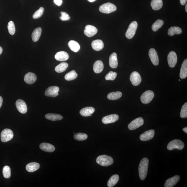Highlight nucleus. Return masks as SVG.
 I'll return each instance as SVG.
<instances>
[{"label": "nucleus", "mask_w": 187, "mask_h": 187, "mask_svg": "<svg viewBox=\"0 0 187 187\" xmlns=\"http://www.w3.org/2000/svg\"><path fill=\"white\" fill-rule=\"evenodd\" d=\"M168 64L171 68H173L175 66L177 62V56L175 52H170L168 56Z\"/></svg>", "instance_id": "11"}, {"label": "nucleus", "mask_w": 187, "mask_h": 187, "mask_svg": "<svg viewBox=\"0 0 187 187\" xmlns=\"http://www.w3.org/2000/svg\"><path fill=\"white\" fill-rule=\"evenodd\" d=\"M8 32L10 35H13L15 32V28L14 23L12 21L8 23L7 26Z\"/></svg>", "instance_id": "40"}, {"label": "nucleus", "mask_w": 187, "mask_h": 187, "mask_svg": "<svg viewBox=\"0 0 187 187\" xmlns=\"http://www.w3.org/2000/svg\"><path fill=\"white\" fill-rule=\"evenodd\" d=\"M37 79V76L34 73L31 72L26 73L24 78L25 81L29 84H32L34 83Z\"/></svg>", "instance_id": "18"}, {"label": "nucleus", "mask_w": 187, "mask_h": 187, "mask_svg": "<svg viewBox=\"0 0 187 187\" xmlns=\"http://www.w3.org/2000/svg\"><path fill=\"white\" fill-rule=\"evenodd\" d=\"M3 174L4 177L6 178H10L11 176V169L9 166H5L3 168Z\"/></svg>", "instance_id": "38"}, {"label": "nucleus", "mask_w": 187, "mask_h": 187, "mask_svg": "<svg viewBox=\"0 0 187 187\" xmlns=\"http://www.w3.org/2000/svg\"><path fill=\"white\" fill-rule=\"evenodd\" d=\"M16 106L18 110L22 114H25L27 112V106L26 103L22 100H18L16 102Z\"/></svg>", "instance_id": "15"}, {"label": "nucleus", "mask_w": 187, "mask_h": 187, "mask_svg": "<svg viewBox=\"0 0 187 187\" xmlns=\"http://www.w3.org/2000/svg\"><path fill=\"white\" fill-rule=\"evenodd\" d=\"M40 167L39 163L32 162L29 163L26 166V169L27 171L29 172H33L38 169Z\"/></svg>", "instance_id": "25"}, {"label": "nucleus", "mask_w": 187, "mask_h": 187, "mask_svg": "<svg viewBox=\"0 0 187 187\" xmlns=\"http://www.w3.org/2000/svg\"><path fill=\"white\" fill-rule=\"evenodd\" d=\"M62 0H54V3L58 6H60L62 3Z\"/></svg>", "instance_id": "44"}, {"label": "nucleus", "mask_w": 187, "mask_h": 187, "mask_svg": "<svg viewBox=\"0 0 187 187\" xmlns=\"http://www.w3.org/2000/svg\"><path fill=\"white\" fill-rule=\"evenodd\" d=\"M40 148L42 150L47 152H53L55 150V147L53 145L47 143L41 144H40Z\"/></svg>", "instance_id": "20"}, {"label": "nucleus", "mask_w": 187, "mask_h": 187, "mask_svg": "<svg viewBox=\"0 0 187 187\" xmlns=\"http://www.w3.org/2000/svg\"><path fill=\"white\" fill-rule=\"evenodd\" d=\"M95 109L92 107H87L84 108L80 111V113L82 116L87 117L92 116L95 112Z\"/></svg>", "instance_id": "19"}, {"label": "nucleus", "mask_w": 187, "mask_h": 187, "mask_svg": "<svg viewBox=\"0 0 187 187\" xmlns=\"http://www.w3.org/2000/svg\"><path fill=\"white\" fill-rule=\"evenodd\" d=\"M113 161L112 157L106 155H100L96 159V162L98 164L105 167L112 164Z\"/></svg>", "instance_id": "2"}, {"label": "nucleus", "mask_w": 187, "mask_h": 187, "mask_svg": "<svg viewBox=\"0 0 187 187\" xmlns=\"http://www.w3.org/2000/svg\"><path fill=\"white\" fill-rule=\"evenodd\" d=\"M186 12H187V4H186Z\"/></svg>", "instance_id": "50"}, {"label": "nucleus", "mask_w": 187, "mask_h": 187, "mask_svg": "<svg viewBox=\"0 0 187 187\" xmlns=\"http://www.w3.org/2000/svg\"><path fill=\"white\" fill-rule=\"evenodd\" d=\"M44 10V8L43 7H41L38 10L35 12L33 15V18L34 19H37L40 18L43 15Z\"/></svg>", "instance_id": "42"}, {"label": "nucleus", "mask_w": 187, "mask_h": 187, "mask_svg": "<svg viewBox=\"0 0 187 187\" xmlns=\"http://www.w3.org/2000/svg\"><path fill=\"white\" fill-rule=\"evenodd\" d=\"M154 130H149L142 133L140 136V139L142 141H147L152 139L154 138Z\"/></svg>", "instance_id": "14"}, {"label": "nucleus", "mask_w": 187, "mask_h": 187, "mask_svg": "<svg viewBox=\"0 0 187 187\" xmlns=\"http://www.w3.org/2000/svg\"><path fill=\"white\" fill-rule=\"evenodd\" d=\"M130 80L132 85L137 86L141 82L142 78L139 73L136 71H134L130 75Z\"/></svg>", "instance_id": "10"}, {"label": "nucleus", "mask_w": 187, "mask_h": 187, "mask_svg": "<svg viewBox=\"0 0 187 187\" xmlns=\"http://www.w3.org/2000/svg\"><path fill=\"white\" fill-rule=\"evenodd\" d=\"M116 6L114 4L108 3L103 4L99 8L100 11L102 13L109 14L116 10Z\"/></svg>", "instance_id": "4"}, {"label": "nucleus", "mask_w": 187, "mask_h": 187, "mask_svg": "<svg viewBox=\"0 0 187 187\" xmlns=\"http://www.w3.org/2000/svg\"><path fill=\"white\" fill-rule=\"evenodd\" d=\"M61 16L60 17V18L62 21H66L70 20V17L69 15L65 12H61Z\"/></svg>", "instance_id": "43"}, {"label": "nucleus", "mask_w": 187, "mask_h": 187, "mask_svg": "<svg viewBox=\"0 0 187 187\" xmlns=\"http://www.w3.org/2000/svg\"><path fill=\"white\" fill-rule=\"evenodd\" d=\"M14 136L13 132L10 129H5L1 133V140L2 142H7L11 140Z\"/></svg>", "instance_id": "6"}, {"label": "nucleus", "mask_w": 187, "mask_h": 187, "mask_svg": "<svg viewBox=\"0 0 187 187\" xmlns=\"http://www.w3.org/2000/svg\"><path fill=\"white\" fill-rule=\"evenodd\" d=\"M117 76V73L116 72L111 71L106 75L105 79L106 80L114 81L116 78Z\"/></svg>", "instance_id": "39"}, {"label": "nucleus", "mask_w": 187, "mask_h": 187, "mask_svg": "<svg viewBox=\"0 0 187 187\" xmlns=\"http://www.w3.org/2000/svg\"><path fill=\"white\" fill-rule=\"evenodd\" d=\"M183 131L184 132H185L186 133H187V127H185L184 128H183Z\"/></svg>", "instance_id": "47"}, {"label": "nucleus", "mask_w": 187, "mask_h": 187, "mask_svg": "<svg viewBox=\"0 0 187 187\" xmlns=\"http://www.w3.org/2000/svg\"><path fill=\"white\" fill-rule=\"evenodd\" d=\"M98 31V29L96 27L88 25L86 26L84 33L87 37H91L95 35L97 33Z\"/></svg>", "instance_id": "16"}, {"label": "nucleus", "mask_w": 187, "mask_h": 187, "mask_svg": "<svg viewBox=\"0 0 187 187\" xmlns=\"http://www.w3.org/2000/svg\"><path fill=\"white\" fill-rule=\"evenodd\" d=\"M182 33V30L179 27H172L168 30V34L169 36H172L175 34H179Z\"/></svg>", "instance_id": "32"}, {"label": "nucleus", "mask_w": 187, "mask_h": 187, "mask_svg": "<svg viewBox=\"0 0 187 187\" xmlns=\"http://www.w3.org/2000/svg\"><path fill=\"white\" fill-rule=\"evenodd\" d=\"M180 117L181 118H185L187 117V103L186 102L182 107L180 113Z\"/></svg>", "instance_id": "41"}, {"label": "nucleus", "mask_w": 187, "mask_h": 187, "mask_svg": "<svg viewBox=\"0 0 187 187\" xmlns=\"http://www.w3.org/2000/svg\"><path fill=\"white\" fill-rule=\"evenodd\" d=\"M164 22L162 20H157L152 25V30L154 32L157 31L159 29L161 28Z\"/></svg>", "instance_id": "37"}, {"label": "nucleus", "mask_w": 187, "mask_h": 187, "mask_svg": "<svg viewBox=\"0 0 187 187\" xmlns=\"http://www.w3.org/2000/svg\"><path fill=\"white\" fill-rule=\"evenodd\" d=\"M184 147V142L178 139H175L169 142L167 146V148L169 150H173L175 149L181 150L183 149Z\"/></svg>", "instance_id": "3"}, {"label": "nucleus", "mask_w": 187, "mask_h": 187, "mask_svg": "<svg viewBox=\"0 0 187 187\" xmlns=\"http://www.w3.org/2000/svg\"><path fill=\"white\" fill-rule=\"evenodd\" d=\"M3 50L2 49L1 47H0V55L2 54V52H3Z\"/></svg>", "instance_id": "48"}, {"label": "nucleus", "mask_w": 187, "mask_h": 187, "mask_svg": "<svg viewBox=\"0 0 187 187\" xmlns=\"http://www.w3.org/2000/svg\"><path fill=\"white\" fill-rule=\"evenodd\" d=\"M180 3L182 5H184L187 3V0H180Z\"/></svg>", "instance_id": "45"}, {"label": "nucleus", "mask_w": 187, "mask_h": 187, "mask_svg": "<svg viewBox=\"0 0 187 187\" xmlns=\"http://www.w3.org/2000/svg\"><path fill=\"white\" fill-rule=\"evenodd\" d=\"M179 176L176 175L167 180L164 184L165 187H173L179 181Z\"/></svg>", "instance_id": "17"}, {"label": "nucleus", "mask_w": 187, "mask_h": 187, "mask_svg": "<svg viewBox=\"0 0 187 187\" xmlns=\"http://www.w3.org/2000/svg\"><path fill=\"white\" fill-rule=\"evenodd\" d=\"M90 2H93L95 1L96 0H88Z\"/></svg>", "instance_id": "49"}, {"label": "nucleus", "mask_w": 187, "mask_h": 187, "mask_svg": "<svg viewBox=\"0 0 187 187\" xmlns=\"http://www.w3.org/2000/svg\"><path fill=\"white\" fill-rule=\"evenodd\" d=\"M109 65L112 68H116L118 66L117 54L115 52L112 53L109 57Z\"/></svg>", "instance_id": "21"}, {"label": "nucleus", "mask_w": 187, "mask_h": 187, "mask_svg": "<svg viewBox=\"0 0 187 187\" xmlns=\"http://www.w3.org/2000/svg\"><path fill=\"white\" fill-rule=\"evenodd\" d=\"M122 96V93L119 91L111 92L108 94L107 98L111 100H115L118 99Z\"/></svg>", "instance_id": "33"}, {"label": "nucleus", "mask_w": 187, "mask_h": 187, "mask_svg": "<svg viewBox=\"0 0 187 187\" xmlns=\"http://www.w3.org/2000/svg\"><path fill=\"white\" fill-rule=\"evenodd\" d=\"M68 67L66 62H62L55 67V70L58 73H62L66 70Z\"/></svg>", "instance_id": "34"}, {"label": "nucleus", "mask_w": 187, "mask_h": 187, "mask_svg": "<svg viewBox=\"0 0 187 187\" xmlns=\"http://www.w3.org/2000/svg\"><path fill=\"white\" fill-rule=\"evenodd\" d=\"M59 91V89L56 86H52L48 87L45 90V95L50 97L54 98L58 95V92Z\"/></svg>", "instance_id": "9"}, {"label": "nucleus", "mask_w": 187, "mask_h": 187, "mask_svg": "<svg viewBox=\"0 0 187 187\" xmlns=\"http://www.w3.org/2000/svg\"><path fill=\"white\" fill-rule=\"evenodd\" d=\"M69 58V54L65 51H60L57 52L55 55L56 59L59 61H65Z\"/></svg>", "instance_id": "23"}, {"label": "nucleus", "mask_w": 187, "mask_h": 187, "mask_svg": "<svg viewBox=\"0 0 187 187\" xmlns=\"http://www.w3.org/2000/svg\"><path fill=\"white\" fill-rule=\"evenodd\" d=\"M119 180V176L117 174L111 176L108 180L107 186L109 187H112L116 185Z\"/></svg>", "instance_id": "30"}, {"label": "nucleus", "mask_w": 187, "mask_h": 187, "mask_svg": "<svg viewBox=\"0 0 187 187\" xmlns=\"http://www.w3.org/2000/svg\"><path fill=\"white\" fill-rule=\"evenodd\" d=\"M46 119L52 121H56L62 120L63 119L62 115L54 113H49L45 115Z\"/></svg>", "instance_id": "27"}, {"label": "nucleus", "mask_w": 187, "mask_h": 187, "mask_svg": "<svg viewBox=\"0 0 187 187\" xmlns=\"http://www.w3.org/2000/svg\"><path fill=\"white\" fill-rule=\"evenodd\" d=\"M93 69L94 72L96 73L102 72L104 69V64L101 61H97L93 65Z\"/></svg>", "instance_id": "24"}, {"label": "nucleus", "mask_w": 187, "mask_h": 187, "mask_svg": "<svg viewBox=\"0 0 187 187\" xmlns=\"http://www.w3.org/2000/svg\"><path fill=\"white\" fill-rule=\"evenodd\" d=\"M74 139L79 141H82L87 139L88 136L87 134L82 133H78L73 136Z\"/></svg>", "instance_id": "36"}, {"label": "nucleus", "mask_w": 187, "mask_h": 187, "mask_svg": "<svg viewBox=\"0 0 187 187\" xmlns=\"http://www.w3.org/2000/svg\"><path fill=\"white\" fill-rule=\"evenodd\" d=\"M3 98L1 96H0V108L2 106V104H3Z\"/></svg>", "instance_id": "46"}, {"label": "nucleus", "mask_w": 187, "mask_h": 187, "mask_svg": "<svg viewBox=\"0 0 187 187\" xmlns=\"http://www.w3.org/2000/svg\"><path fill=\"white\" fill-rule=\"evenodd\" d=\"M42 33V29L40 27L35 29L33 31L32 34V38L34 42H36L39 40Z\"/></svg>", "instance_id": "29"}, {"label": "nucleus", "mask_w": 187, "mask_h": 187, "mask_svg": "<svg viewBox=\"0 0 187 187\" xmlns=\"http://www.w3.org/2000/svg\"><path fill=\"white\" fill-rule=\"evenodd\" d=\"M187 76V59L184 60L182 65L180 73V77L181 79L186 78Z\"/></svg>", "instance_id": "26"}, {"label": "nucleus", "mask_w": 187, "mask_h": 187, "mask_svg": "<svg viewBox=\"0 0 187 187\" xmlns=\"http://www.w3.org/2000/svg\"><path fill=\"white\" fill-rule=\"evenodd\" d=\"M78 76L77 73L74 70L70 71L65 75V78L67 81L73 80L77 78Z\"/></svg>", "instance_id": "35"}, {"label": "nucleus", "mask_w": 187, "mask_h": 187, "mask_svg": "<svg viewBox=\"0 0 187 187\" xmlns=\"http://www.w3.org/2000/svg\"><path fill=\"white\" fill-rule=\"evenodd\" d=\"M154 97V92L150 90H148L142 94L141 96V100L143 103L148 104L152 100Z\"/></svg>", "instance_id": "7"}, {"label": "nucleus", "mask_w": 187, "mask_h": 187, "mask_svg": "<svg viewBox=\"0 0 187 187\" xmlns=\"http://www.w3.org/2000/svg\"><path fill=\"white\" fill-rule=\"evenodd\" d=\"M151 5L153 10H158L162 7L163 1L162 0H152L151 3Z\"/></svg>", "instance_id": "28"}, {"label": "nucleus", "mask_w": 187, "mask_h": 187, "mask_svg": "<svg viewBox=\"0 0 187 187\" xmlns=\"http://www.w3.org/2000/svg\"><path fill=\"white\" fill-rule=\"evenodd\" d=\"M148 165L149 160L147 158H144L140 161L138 171L140 178L142 180H144L146 177Z\"/></svg>", "instance_id": "1"}, {"label": "nucleus", "mask_w": 187, "mask_h": 187, "mask_svg": "<svg viewBox=\"0 0 187 187\" xmlns=\"http://www.w3.org/2000/svg\"><path fill=\"white\" fill-rule=\"evenodd\" d=\"M144 123V119L141 117H138L129 124L128 126V128L131 130H135L143 125Z\"/></svg>", "instance_id": "8"}, {"label": "nucleus", "mask_w": 187, "mask_h": 187, "mask_svg": "<svg viewBox=\"0 0 187 187\" xmlns=\"http://www.w3.org/2000/svg\"><path fill=\"white\" fill-rule=\"evenodd\" d=\"M179 81H180V79H179Z\"/></svg>", "instance_id": "51"}, {"label": "nucleus", "mask_w": 187, "mask_h": 187, "mask_svg": "<svg viewBox=\"0 0 187 187\" xmlns=\"http://www.w3.org/2000/svg\"><path fill=\"white\" fill-rule=\"evenodd\" d=\"M118 115L112 114L104 117L102 119V122L104 124H108L115 122L118 120Z\"/></svg>", "instance_id": "12"}, {"label": "nucleus", "mask_w": 187, "mask_h": 187, "mask_svg": "<svg viewBox=\"0 0 187 187\" xmlns=\"http://www.w3.org/2000/svg\"><path fill=\"white\" fill-rule=\"evenodd\" d=\"M137 27L138 23L136 21L132 22L130 24L125 33L126 37L128 39H131L133 37L135 34Z\"/></svg>", "instance_id": "5"}, {"label": "nucleus", "mask_w": 187, "mask_h": 187, "mask_svg": "<svg viewBox=\"0 0 187 187\" xmlns=\"http://www.w3.org/2000/svg\"><path fill=\"white\" fill-rule=\"evenodd\" d=\"M68 45L69 48L72 51L76 52L80 49L79 44L76 41L71 40L69 42Z\"/></svg>", "instance_id": "31"}, {"label": "nucleus", "mask_w": 187, "mask_h": 187, "mask_svg": "<svg viewBox=\"0 0 187 187\" xmlns=\"http://www.w3.org/2000/svg\"><path fill=\"white\" fill-rule=\"evenodd\" d=\"M149 55L153 65L157 66L159 63L158 55L154 48H151L149 52Z\"/></svg>", "instance_id": "13"}, {"label": "nucleus", "mask_w": 187, "mask_h": 187, "mask_svg": "<svg viewBox=\"0 0 187 187\" xmlns=\"http://www.w3.org/2000/svg\"><path fill=\"white\" fill-rule=\"evenodd\" d=\"M92 47L95 51H100L103 48L104 44L101 40H96L92 42Z\"/></svg>", "instance_id": "22"}]
</instances>
